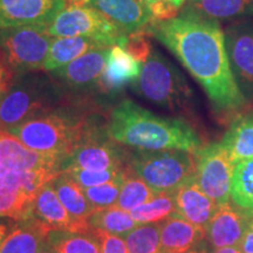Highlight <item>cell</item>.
I'll return each mask as SVG.
<instances>
[{"instance_id": "cell-1", "label": "cell", "mask_w": 253, "mask_h": 253, "mask_svg": "<svg viewBox=\"0 0 253 253\" xmlns=\"http://www.w3.org/2000/svg\"><path fill=\"white\" fill-rule=\"evenodd\" d=\"M181 61L207 93L217 114H232L248 102L233 77L225 36L216 20L179 13L147 28Z\"/></svg>"}, {"instance_id": "cell-2", "label": "cell", "mask_w": 253, "mask_h": 253, "mask_svg": "<svg viewBox=\"0 0 253 253\" xmlns=\"http://www.w3.org/2000/svg\"><path fill=\"white\" fill-rule=\"evenodd\" d=\"M108 134L132 149L185 150L197 153L202 140L185 120L155 115L132 100L125 99L109 114Z\"/></svg>"}, {"instance_id": "cell-3", "label": "cell", "mask_w": 253, "mask_h": 253, "mask_svg": "<svg viewBox=\"0 0 253 253\" xmlns=\"http://www.w3.org/2000/svg\"><path fill=\"white\" fill-rule=\"evenodd\" d=\"M87 118L88 115L71 107H53L25 120L6 132L32 150L55 155L63 160L80 138Z\"/></svg>"}, {"instance_id": "cell-4", "label": "cell", "mask_w": 253, "mask_h": 253, "mask_svg": "<svg viewBox=\"0 0 253 253\" xmlns=\"http://www.w3.org/2000/svg\"><path fill=\"white\" fill-rule=\"evenodd\" d=\"M62 89L53 78L19 74L12 86L0 96V132L8 131L36 114L56 107Z\"/></svg>"}, {"instance_id": "cell-5", "label": "cell", "mask_w": 253, "mask_h": 253, "mask_svg": "<svg viewBox=\"0 0 253 253\" xmlns=\"http://www.w3.org/2000/svg\"><path fill=\"white\" fill-rule=\"evenodd\" d=\"M130 88L142 99L169 110L186 109L192 99L184 75L157 49H153Z\"/></svg>"}, {"instance_id": "cell-6", "label": "cell", "mask_w": 253, "mask_h": 253, "mask_svg": "<svg viewBox=\"0 0 253 253\" xmlns=\"http://www.w3.org/2000/svg\"><path fill=\"white\" fill-rule=\"evenodd\" d=\"M128 168L155 194L173 192L195 176L196 157L185 150L132 149Z\"/></svg>"}, {"instance_id": "cell-7", "label": "cell", "mask_w": 253, "mask_h": 253, "mask_svg": "<svg viewBox=\"0 0 253 253\" xmlns=\"http://www.w3.org/2000/svg\"><path fill=\"white\" fill-rule=\"evenodd\" d=\"M107 125L108 121L103 125L99 119L88 116L77 144L62 160L60 172L68 169L104 171L128 167L130 151L110 137Z\"/></svg>"}, {"instance_id": "cell-8", "label": "cell", "mask_w": 253, "mask_h": 253, "mask_svg": "<svg viewBox=\"0 0 253 253\" xmlns=\"http://www.w3.org/2000/svg\"><path fill=\"white\" fill-rule=\"evenodd\" d=\"M49 37H88L106 47L126 43L128 36L121 27L90 7H65L56 12L43 30Z\"/></svg>"}, {"instance_id": "cell-9", "label": "cell", "mask_w": 253, "mask_h": 253, "mask_svg": "<svg viewBox=\"0 0 253 253\" xmlns=\"http://www.w3.org/2000/svg\"><path fill=\"white\" fill-rule=\"evenodd\" d=\"M54 38L39 26H18L0 30V49L17 75L42 69Z\"/></svg>"}, {"instance_id": "cell-10", "label": "cell", "mask_w": 253, "mask_h": 253, "mask_svg": "<svg viewBox=\"0 0 253 253\" xmlns=\"http://www.w3.org/2000/svg\"><path fill=\"white\" fill-rule=\"evenodd\" d=\"M196 157L195 179L199 188L217 205L231 201V185L236 164L221 143L202 147Z\"/></svg>"}, {"instance_id": "cell-11", "label": "cell", "mask_w": 253, "mask_h": 253, "mask_svg": "<svg viewBox=\"0 0 253 253\" xmlns=\"http://www.w3.org/2000/svg\"><path fill=\"white\" fill-rule=\"evenodd\" d=\"M233 77L246 101L253 100V18L231 24L224 31Z\"/></svg>"}, {"instance_id": "cell-12", "label": "cell", "mask_w": 253, "mask_h": 253, "mask_svg": "<svg viewBox=\"0 0 253 253\" xmlns=\"http://www.w3.org/2000/svg\"><path fill=\"white\" fill-rule=\"evenodd\" d=\"M107 49L91 50L68 65L52 71L50 77L56 80L60 87L68 90L84 91L97 88V84L106 68Z\"/></svg>"}, {"instance_id": "cell-13", "label": "cell", "mask_w": 253, "mask_h": 253, "mask_svg": "<svg viewBox=\"0 0 253 253\" xmlns=\"http://www.w3.org/2000/svg\"><path fill=\"white\" fill-rule=\"evenodd\" d=\"M65 0H0V30L18 26H39L45 30Z\"/></svg>"}, {"instance_id": "cell-14", "label": "cell", "mask_w": 253, "mask_h": 253, "mask_svg": "<svg viewBox=\"0 0 253 253\" xmlns=\"http://www.w3.org/2000/svg\"><path fill=\"white\" fill-rule=\"evenodd\" d=\"M252 219L230 201L218 207L205 227V238L213 250L238 246Z\"/></svg>"}, {"instance_id": "cell-15", "label": "cell", "mask_w": 253, "mask_h": 253, "mask_svg": "<svg viewBox=\"0 0 253 253\" xmlns=\"http://www.w3.org/2000/svg\"><path fill=\"white\" fill-rule=\"evenodd\" d=\"M62 158L32 150L8 132H0V166L15 170H47L60 173Z\"/></svg>"}, {"instance_id": "cell-16", "label": "cell", "mask_w": 253, "mask_h": 253, "mask_svg": "<svg viewBox=\"0 0 253 253\" xmlns=\"http://www.w3.org/2000/svg\"><path fill=\"white\" fill-rule=\"evenodd\" d=\"M143 63L136 60L121 46L108 50L106 68L101 75L96 90L101 94H118L123 87L131 84L141 74Z\"/></svg>"}, {"instance_id": "cell-17", "label": "cell", "mask_w": 253, "mask_h": 253, "mask_svg": "<svg viewBox=\"0 0 253 253\" xmlns=\"http://www.w3.org/2000/svg\"><path fill=\"white\" fill-rule=\"evenodd\" d=\"M89 5L126 34L147 31L154 23L148 8L137 0H89Z\"/></svg>"}, {"instance_id": "cell-18", "label": "cell", "mask_w": 253, "mask_h": 253, "mask_svg": "<svg viewBox=\"0 0 253 253\" xmlns=\"http://www.w3.org/2000/svg\"><path fill=\"white\" fill-rule=\"evenodd\" d=\"M176 213L194 225L205 229L219 205L202 191L195 176L175 191Z\"/></svg>"}, {"instance_id": "cell-19", "label": "cell", "mask_w": 253, "mask_h": 253, "mask_svg": "<svg viewBox=\"0 0 253 253\" xmlns=\"http://www.w3.org/2000/svg\"><path fill=\"white\" fill-rule=\"evenodd\" d=\"M32 217L42 221L50 230L81 232L80 227L60 202L52 181L46 183L34 197L32 204Z\"/></svg>"}, {"instance_id": "cell-20", "label": "cell", "mask_w": 253, "mask_h": 253, "mask_svg": "<svg viewBox=\"0 0 253 253\" xmlns=\"http://www.w3.org/2000/svg\"><path fill=\"white\" fill-rule=\"evenodd\" d=\"M205 239V229L175 213L161 221L160 253H182Z\"/></svg>"}, {"instance_id": "cell-21", "label": "cell", "mask_w": 253, "mask_h": 253, "mask_svg": "<svg viewBox=\"0 0 253 253\" xmlns=\"http://www.w3.org/2000/svg\"><path fill=\"white\" fill-rule=\"evenodd\" d=\"M181 13L210 20L253 18V0H186Z\"/></svg>"}, {"instance_id": "cell-22", "label": "cell", "mask_w": 253, "mask_h": 253, "mask_svg": "<svg viewBox=\"0 0 253 253\" xmlns=\"http://www.w3.org/2000/svg\"><path fill=\"white\" fill-rule=\"evenodd\" d=\"M49 231L36 217L17 221L2 242L0 253H38Z\"/></svg>"}, {"instance_id": "cell-23", "label": "cell", "mask_w": 253, "mask_h": 253, "mask_svg": "<svg viewBox=\"0 0 253 253\" xmlns=\"http://www.w3.org/2000/svg\"><path fill=\"white\" fill-rule=\"evenodd\" d=\"M53 188L71 217L80 227L81 232L88 231L87 219L94 211L84 196V189L66 172H60L52 179Z\"/></svg>"}, {"instance_id": "cell-24", "label": "cell", "mask_w": 253, "mask_h": 253, "mask_svg": "<svg viewBox=\"0 0 253 253\" xmlns=\"http://www.w3.org/2000/svg\"><path fill=\"white\" fill-rule=\"evenodd\" d=\"M107 48L108 47L88 37L58 38L53 40L49 47L45 61H43L42 69L46 72L55 71L88 52Z\"/></svg>"}, {"instance_id": "cell-25", "label": "cell", "mask_w": 253, "mask_h": 253, "mask_svg": "<svg viewBox=\"0 0 253 253\" xmlns=\"http://www.w3.org/2000/svg\"><path fill=\"white\" fill-rule=\"evenodd\" d=\"M221 145L233 163L253 157V115L240 116L231 123Z\"/></svg>"}, {"instance_id": "cell-26", "label": "cell", "mask_w": 253, "mask_h": 253, "mask_svg": "<svg viewBox=\"0 0 253 253\" xmlns=\"http://www.w3.org/2000/svg\"><path fill=\"white\" fill-rule=\"evenodd\" d=\"M88 231L102 232L125 238L129 232L137 226L129 211L123 210L118 205L96 209L87 219Z\"/></svg>"}, {"instance_id": "cell-27", "label": "cell", "mask_w": 253, "mask_h": 253, "mask_svg": "<svg viewBox=\"0 0 253 253\" xmlns=\"http://www.w3.org/2000/svg\"><path fill=\"white\" fill-rule=\"evenodd\" d=\"M56 175L47 170H15L0 166V191H24L36 197L38 191Z\"/></svg>"}, {"instance_id": "cell-28", "label": "cell", "mask_w": 253, "mask_h": 253, "mask_svg": "<svg viewBox=\"0 0 253 253\" xmlns=\"http://www.w3.org/2000/svg\"><path fill=\"white\" fill-rule=\"evenodd\" d=\"M46 239L59 253H102L99 237L91 231L52 230Z\"/></svg>"}, {"instance_id": "cell-29", "label": "cell", "mask_w": 253, "mask_h": 253, "mask_svg": "<svg viewBox=\"0 0 253 253\" xmlns=\"http://www.w3.org/2000/svg\"><path fill=\"white\" fill-rule=\"evenodd\" d=\"M231 201L253 218V157L236 163L231 185Z\"/></svg>"}, {"instance_id": "cell-30", "label": "cell", "mask_w": 253, "mask_h": 253, "mask_svg": "<svg viewBox=\"0 0 253 253\" xmlns=\"http://www.w3.org/2000/svg\"><path fill=\"white\" fill-rule=\"evenodd\" d=\"M129 212H130L132 219L137 223V225L161 223L176 213L175 191L156 194L151 201L132 209Z\"/></svg>"}, {"instance_id": "cell-31", "label": "cell", "mask_w": 253, "mask_h": 253, "mask_svg": "<svg viewBox=\"0 0 253 253\" xmlns=\"http://www.w3.org/2000/svg\"><path fill=\"white\" fill-rule=\"evenodd\" d=\"M156 194L150 189V186L144 183L140 177H137L130 170H126L123 179L121 191H120L118 207L126 211L140 207L153 199Z\"/></svg>"}, {"instance_id": "cell-32", "label": "cell", "mask_w": 253, "mask_h": 253, "mask_svg": "<svg viewBox=\"0 0 253 253\" xmlns=\"http://www.w3.org/2000/svg\"><path fill=\"white\" fill-rule=\"evenodd\" d=\"M161 223L140 224L125 237L128 253H160Z\"/></svg>"}, {"instance_id": "cell-33", "label": "cell", "mask_w": 253, "mask_h": 253, "mask_svg": "<svg viewBox=\"0 0 253 253\" xmlns=\"http://www.w3.org/2000/svg\"><path fill=\"white\" fill-rule=\"evenodd\" d=\"M33 199L24 191H0V218L20 221L32 217Z\"/></svg>"}, {"instance_id": "cell-34", "label": "cell", "mask_w": 253, "mask_h": 253, "mask_svg": "<svg viewBox=\"0 0 253 253\" xmlns=\"http://www.w3.org/2000/svg\"><path fill=\"white\" fill-rule=\"evenodd\" d=\"M126 170H128V168H126ZM126 170L116 178H114L113 181L97 186H93V188L84 189V196H86L87 201L89 202L91 207L94 208V210L114 207V205L118 204L119 195L120 191H121Z\"/></svg>"}, {"instance_id": "cell-35", "label": "cell", "mask_w": 253, "mask_h": 253, "mask_svg": "<svg viewBox=\"0 0 253 253\" xmlns=\"http://www.w3.org/2000/svg\"><path fill=\"white\" fill-rule=\"evenodd\" d=\"M126 168H123V169L104 170V171H88V170L82 169H68L62 172L67 173L82 189H88L113 181L114 178L121 175L122 172H125Z\"/></svg>"}, {"instance_id": "cell-36", "label": "cell", "mask_w": 253, "mask_h": 253, "mask_svg": "<svg viewBox=\"0 0 253 253\" xmlns=\"http://www.w3.org/2000/svg\"><path fill=\"white\" fill-rule=\"evenodd\" d=\"M149 34L145 31L136 32V33L129 34L126 43L123 46L126 52L131 56H134L136 60L144 63L149 58L153 48H151V43L148 38Z\"/></svg>"}, {"instance_id": "cell-37", "label": "cell", "mask_w": 253, "mask_h": 253, "mask_svg": "<svg viewBox=\"0 0 253 253\" xmlns=\"http://www.w3.org/2000/svg\"><path fill=\"white\" fill-rule=\"evenodd\" d=\"M137 1L148 8L154 19V23L170 20L178 15V9L170 5L168 0H137Z\"/></svg>"}, {"instance_id": "cell-38", "label": "cell", "mask_w": 253, "mask_h": 253, "mask_svg": "<svg viewBox=\"0 0 253 253\" xmlns=\"http://www.w3.org/2000/svg\"><path fill=\"white\" fill-rule=\"evenodd\" d=\"M99 237L102 253H128L125 238L119 236L108 235V233L94 232Z\"/></svg>"}, {"instance_id": "cell-39", "label": "cell", "mask_w": 253, "mask_h": 253, "mask_svg": "<svg viewBox=\"0 0 253 253\" xmlns=\"http://www.w3.org/2000/svg\"><path fill=\"white\" fill-rule=\"evenodd\" d=\"M17 77L7 61L5 53L0 49V96L8 89Z\"/></svg>"}, {"instance_id": "cell-40", "label": "cell", "mask_w": 253, "mask_h": 253, "mask_svg": "<svg viewBox=\"0 0 253 253\" xmlns=\"http://www.w3.org/2000/svg\"><path fill=\"white\" fill-rule=\"evenodd\" d=\"M239 246L243 253H253V219L250 223Z\"/></svg>"}, {"instance_id": "cell-41", "label": "cell", "mask_w": 253, "mask_h": 253, "mask_svg": "<svg viewBox=\"0 0 253 253\" xmlns=\"http://www.w3.org/2000/svg\"><path fill=\"white\" fill-rule=\"evenodd\" d=\"M182 253H211V252L209 251L207 243H205L204 240H202V242L197 243V244L192 246V248H190L189 250H186V251Z\"/></svg>"}, {"instance_id": "cell-42", "label": "cell", "mask_w": 253, "mask_h": 253, "mask_svg": "<svg viewBox=\"0 0 253 253\" xmlns=\"http://www.w3.org/2000/svg\"><path fill=\"white\" fill-rule=\"evenodd\" d=\"M89 0H65V6L67 7H87Z\"/></svg>"}, {"instance_id": "cell-43", "label": "cell", "mask_w": 253, "mask_h": 253, "mask_svg": "<svg viewBox=\"0 0 253 253\" xmlns=\"http://www.w3.org/2000/svg\"><path fill=\"white\" fill-rule=\"evenodd\" d=\"M211 253H243L240 246H227V248L214 249Z\"/></svg>"}, {"instance_id": "cell-44", "label": "cell", "mask_w": 253, "mask_h": 253, "mask_svg": "<svg viewBox=\"0 0 253 253\" xmlns=\"http://www.w3.org/2000/svg\"><path fill=\"white\" fill-rule=\"evenodd\" d=\"M8 232H9L8 224L5 223L4 220L0 219V248H1L2 242H4V239L6 238V236L8 235Z\"/></svg>"}, {"instance_id": "cell-45", "label": "cell", "mask_w": 253, "mask_h": 253, "mask_svg": "<svg viewBox=\"0 0 253 253\" xmlns=\"http://www.w3.org/2000/svg\"><path fill=\"white\" fill-rule=\"evenodd\" d=\"M38 253H59V252L56 251V250L53 248L48 242H47V239H45V242H43V244L41 245V248Z\"/></svg>"}, {"instance_id": "cell-46", "label": "cell", "mask_w": 253, "mask_h": 253, "mask_svg": "<svg viewBox=\"0 0 253 253\" xmlns=\"http://www.w3.org/2000/svg\"><path fill=\"white\" fill-rule=\"evenodd\" d=\"M168 1L170 2V5H172L173 7L177 8L179 11L182 6L186 2V0H168Z\"/></svg>"}]
</instances>
